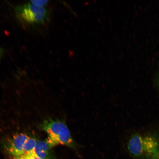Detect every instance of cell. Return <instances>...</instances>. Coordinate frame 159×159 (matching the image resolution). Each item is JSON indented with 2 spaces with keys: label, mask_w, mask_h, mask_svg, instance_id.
Returning a JSON list of instances; mask_svg holds the SVG:
<instances>
[{
  "label": "cell",
  "mask_w": 159,
  "mask_h": 159,
  "mask_svg": "<svg viewBox=\"0 0 159 159\" xmlns=\"http://www.w3.org/2000/svg\"><path fill=\"white\" fill-rule=\"evenodd\" d=\"M41 126L47 134L46 141L50 148L57 145H63L77 152L79 146L72 138L66 125L62 120L46 119L42 122Z\"/></svg>",
  "instance_id": "obj_1"
},
{
  "label": "cell",
  "mask_w": 159,
  "mask_h": 159,
  "mask_svg": "<svg viewBox=\"0 0 159 159\" xmlns=\"http://www.w3.org/2000/svg\"><path fill=\"white\" fill-rule=\"evenodd\" d=\"M15 11L19 19L28 25H41L48 21V11L43 6L29 3L18 6Z\"/></svg>",
  "instance_id": "obj_2"
},
{
  "label": "cell",
  "mask_w": 159,
  "mask_h": 159,
  "mask_svg": "<svg viewBox=\"0 0 159 159\" xmlns=\"http://www.w3.org/2000/svg\"><path fill=\"white\" fill-rule=\"evenodd\" d=\"M124 148L133 159L144 158L143 137L136 132L127 136L123 144Z\"/></svg>",
  "instance_id": "obj_3"
},
{
  "label": "cell",
  "mask_w": 159,
  "mask_h": 159,
  "mask_svg": "<svg viewBox=\"0 0 159 159\" xmlns=\"http://www.w3.org/2000/svg\"><path fill=\"white\" fill-rule=\"evenodd\" d=\"M30 137L24 133H15L6 139L4 147L10 157L23 155L26 141Z\"/></svg>",
  "instance_id": "obj_4"
},
{
  "label": "cell",
  "mask_w": 159,
  "mask_h": 159,
  "mask_svg": "<svg viewBox=\"0 0 159 159\" xmlns=\"http://www.w3.org/2000/svg\"><path fill=\"white\" fill-rule=\"evenodd\" d=\"M144 158L151 159L159 151V139L155 136L149 135L143 137Z\"/></svg>",
  "instance_id": "obj_5"
},
{
  "label": "cell",
  "mask_w": 159,
  "mask_h": 159,
  "mask_svg": "<svg viewBox=\"0 0 159 159\" xmlns=\"http://www.w3.org/2000/svg\"><path fill=\"white\" fill-rule=\"evenodd\" d=\"M51 148L46 141H37L33 152L38 157L42 159H55Z\"/></svg>",
  "instance_id": "obj_6"
},
{
  "label": "cell",
  "mask_w": 159,
  "mask_h": 159,
  "mask_svg": "<svg viewBox=\"0 0 159 159\" xmlns=\"http://www.w3.org/2000/svg\"><path fill=\"white\" fill-rule=\"evenodd\" d=\"M37 142L35 139L29 137L25 144L23 155L33 152Z\"/></svg>",
  "instance_id": "obj_7"
},
{
  "label": "cell",
  "mask_w": 159,
  "mask_h": 159,
  "mask_svg": "<svg viewBox=\"0 0 159 159\" xmlns=\"http://www.w3.org/2000/svg\"><path fill=\"white\" fill-rule=\"evenodd\" d=\"M10 158V159H42L37 156L33 152L19 156Z\"/></svg>",
  "instance_id": "obj_8"
},
{
  "label": "cell",
  "mask_w": 159,
  "mask_h": 159,
  "mask_svg": "<svg viewBox=\"0 0 159 159\" xmlns=\"http://www.w3.org/2000/svg\"><path fill=\"white\" fill-rule=\"evenodd\" d=\"M48 2V0H31L30 2L37 6H43L47 4Z\"/></svg>",
  "instance_id": "obj_9"
},
{
  "label": "cell",
  "mask_w": 159,
  "mask_h": 159,
  "mask_svg": "<svg viewBox=\"0 0 159 159\" xmlns=\"http://www.w3.org/2000/svg\"><path fill=\"white\" fill-rule=\"evenodd\" d=\"M151 159H159V151L155 153Z\"/></svg>",
  "instance_id": "obj_10"
},
{
  "label": "cell",
  "mask_w": 159,
  "mask_h": 159,
  "mask_svg": "<svg viewBox=\"0 0 159 159\" xmlns=\"http://www.w3.org/2000/svg\"><path fill=\"white\" fill-rule=\"evenodd\" d=\"M1 49H0V57L1 55Z\"/></svg>",
  "instance_id": "obj_11"
}]
</instances>
